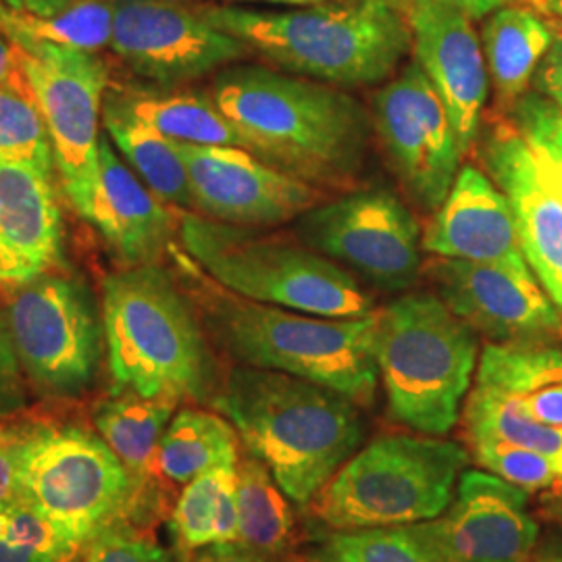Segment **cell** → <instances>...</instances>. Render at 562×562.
<instances>
[{"label": "cell", "mask_w": 562, "mask_h": 562, "mask_svg": "<svg viewBox=\"0 0 562 562\" xmlns=\"http://www.w3.org/2000/svg\"><path fill=\"white\" fill-rule=\"evenodd\" d=\"M113 392L213 402L217 367L199 311L159 262L125 267L102 285Z\"/></svg>", "instance_id": "obj_5"}, {"label": "cell", "mask_w": 562, "mask_h": 562, "mask_svg": "<svg viewBox=\"0 0 562 562\" xmlns=\"http://www.w3.org/2000/svg\"><path fill=\"white\" fill-rule=\"evenodd\" d=\"M506 117L536 150L562 169V111L554 102L538 90H529Z\"/></svg>", "instance_id": "obj_36"}, {"label": "cell", "mask_w": 562, "mask_h": 562, "mask_svg": "<svg viewBox=\"0 0 562 562\" xmlns=\"http://www.w3.org/2000/svg\"><path fill=\"white\" fill-rule=\"evenodd\" d=\"M0 88H15L30 94L27 81L21 69L20 55L9 38H0Z\"/></svg>", "instance_id": "obj_42"}, {"label": "cell", "mask_w": 562, "mask_h": 562, "mask_svg": "<svg viewBox=\"0 0 562 562\" xmlns=\"http://www.w3.org/2000/svg\"><path fill=\"white\" fill-rule=\"evenodd\" d=\"M533 80L538 92L562 111V32H557V41L540 63Z\"/></svg>", "instance_id": "obj_39"}, {"label": "cell", "mask_w": 562, "mask_h": 562, "mask_svg": "<svg viewBox=\"0 0 562 562\" xmlns=\"http://www.w3.org/2000/svg\"><path fill=\"white\" fill-rule=\"evenodd\" d=\"M373 355L394 422L436 438L459 425L480 336L436 294H404L378 308Z\"/></svg>", "instance_id": "obj_6"}, {"label": "cell", "mask_w": 562, "mask_h": 562, "mask_svg": "<svg viewBox=\"0 0 562 562\" xmlns=\"http://www.w3.org/2000/svg\"><path fill=\"white\" fill-rule=\"evenodd\" d=\"M413 527L442 562H531L540 540L529 494L483 469H464L442 515Z\"/></svg>", "instance_id": "obj_19"}, {"label": "cell", "mask_w": 562, "mask_h": 562, "mask_svg": "<svg viewBox=\"0 0 562 562\" xmlns=\"http://www.w3.org/2000/svg\"><path fill=\"white\" fill-rule=\"evenodd\" d=\"M422 244L425 252L443 259L527 261L510 204L501 188L475 165L459 169L448 196L425 225Z\"/></svg>", "instance_id": "obj_22"}, {"label": "cell", "mask_w": 562, "mask_h": 562, "mask_svg": "<svg viewBox=\"0 0 562 562\" xmlns=\"http://www.w3.org/2000/svg\"><path fill=\"white\" fill-rule=\"evenodd\" d=\"M190 292L209 340L232 361L322 383L362 408L375 402L378 311L350 319L306 315L248 301L206 276L194 278Z\"/></svg>", "instance_id": "obj_3"}, {"label": "cell", "mask_w": 562, "mask_h": 562, "mask_svg": "<svg viewBox=\"0 0 562 562\" xmlns=\"http://www.w3.org/2000/svg\"><path fill=\"white\" fill-rule=\"evenodd\" d=\"M248 2H271V4H292V7H302V4H313L319 0H248Z\"/></svg>", "instance_id": "obj_48"}, {"label": "cell", "mask_w": 562, "mask_h": 562, "mask_svg": "<svg viewBox=\"0 0 562 562\" xmlns=\"http://www.w3.org/2000/svg\"><path fill=\"white\" fill-rule=\"evenodd\" d=\"M0 562H60L38 550L34 543L23 542L7 522L0 519Z\"/></svg>", "instance_id": "obj_40"}, {"label": "cell", "mask_w": 562, "mask_h": 562, "mask_svg": "<svg viewBox=\"0 0 562 562\" xmlns=\"http://www.w3.org/2000/svg\"><path fill=\"white\" fill-rule=\"evenodd\" d=\"M238 462L222 464L186 483L171 513V533L183 552L238 540Z\"/></svg>", "instance_id": "obj_28"}, {"label": "cell", "mask_w": 562, "mask_h": 562, "mask_svg": "<svg viewBox=\"0 0 562 562\" xmlns=\"http://www.w3.org/2000/svg\"><path fill=\"white\" fill-rule=\"evenodd\" d=\"M4 322L25 382L46 398L90 392L106 352L102 306L83 281L42 273L9 290Z\"/></svg>", "instance_id": "obj_10"}, {"label": "cell", "mask_w": 562, "mask_h": 562, "mask_svg": "<svg viewBox=\"0 0 562 562\" xmlns=\"http://www.w3.org/2000/svg\"><path fill=\"white\" fill-rule=\"evenodd\" d=\"M469 452L483 471L521 487L529 496H543L561 480V469L557 462L522 446L477 442L469 446Z\"/></svg>", "instance_id": "obj_34"}, {"label": "cell", "mask_w": 562, "mask_h": 562, "mask_svg": "<svg viewBox=\"0 0 562 562\" xmlns=\"http://www.w3.org/2000/svg\"><path fill=\"white\" fill-rule=\"evenodd\" d=\"M115 97L134 115L171 140L199 146H232L246 150V142L240 132L223 115L209 92L192 94L140 90Z\"/></svg>", "instance_id": "obj_30"}, {"label": "cell", "mask_w": 562, "mask_h": 562, "mask_svg": "<svg viewBox=\"0 0 562 562\" xmlns=\"http://www.w3.org/2000/svg\"><path fill=\"white\" fill-rule=\"evenodd\" d=\"M469 452L436 436H382L357 450L313 498L331 531L404 527L440 517L452 503Z\"/></svg>", "instance_id": "obj_8"}, {"label": "cell", "mask_w": 562, "mask_h": 562, "mask_svg": "<svg viewBox=\"0 0 562 562\" xmlns=\"http://www.w3.org/2000/svg\"><path fill=\"white\" fill-rule=\"evenodd\" d=\"M238 442L240 436L225 415L183 406L162 434L155 473L186 485L215 467L236 464L240 459Z\"/></svg>", "instance_id": "obj_27"}, {"label": "cell", "mask_w": 562, "mask_h": 562, "mask_svg": "<svg viewBox=\"0 0 562 562\" xmlns=\"http://www.w3.org/2000/svg\"><path fill=\"white\" fill-rule=\"evenodd\" d=\"M142 490L99 434L78 425L32 423L21 448L18 501L86 548L125 519Z\"/></svg>", "instance_id": "obj_9"}, {"label": "cell", "mask_w": 562, "mask_h": 562, "mask_svg": "<svg viewBox=\"0 0 562 562\" xmlns=\"http://www.w3.org/2000/svg\"><path fill=\"white\" fill-rule=\"evenodd\" d=\"M113 2L109 0H74L53 15H27L11 11L0 2V32L7 38H32L67 48L99 53L111 46Z\"/></svg>", "instance_id": "obj_31"}, {"label": "cell", "mask_w": 562, "mask_h": 562, "mask_svg": "<svg viewBox=\"0 0 562 562\" xmlns=\"http://www.w3.org/2000/svg\"><path fill=\"white\" fill-rule=\"evenodd\" d=\"M201 13L283 71L336 88L385 81L411 53L401 0H355L296 11L213 4Z\"/></svg>", "instance_id": "obj_4"}, {"label": "cell", "mask_w": 562, "mask_h": 562, "mask_svg": "<svg viewBox=\"0 0 562 562\" xmlns=\"http://www.w3.org/2000/svg\"><path fill=\"white\" fill-rule=\"evenodd\" d=\"M475 146L485 173L510 204L525 259L562 313V169L508 117L490 123Z\"/></svg>", "instance_id": "obj_17"}, {"label": "cell", "mask_w": 562, "mask_h": 562, "mask_svg": "<svg viewBox=\"0 0 562 562\" xmlns=\"http://www.w3.org/2000/svg\"><path fill=\"white\" fill-rule=\"evenodd\" d=\"M341 2H355V0H341Z\"/></svg>", "instance_id": "obj_50"}, {"label": "cell", "mask_w": 562, "mask_h": 562, "mask_svg": "<svg viewBox=\"0 0 562 562\" xmlns=\"http://www.w3.org/2000/svg\"><path fill=\"white\" fill-rule=\"evenodd\" d=\"M60 209L50 171L0 161V288L15 290L60 262Z\"/></svg>", "instance_id": "obj_23"}, {"label": "cell", "mask_w": 562, "mask_h": 562, "mask_svg": "<svg viewBox=\"0 0 562 562\" xmlns=\"http://www.w3.org/2000/svg\"><path fill=\"white\" fill-rule=\"evenodd\" d=\"M304 246L385 292L408 290L423 271L422 225L385 188L352 190L296 220Z\"/></svg>", "instance_id": "obj_13"}, {"label": "cell", "mask_w": 562, "mask_h": 562, "mask_svg": "<svg viewBox=\"0 0 562 562\" xmlns=\"http://www.w3.org/2000/svg\"><path fill=\"white\" fill-rule=\"evenodd\" d=\"M83 562H173V559L132 522L120 519L86 543Z\"/></svg>", "instance_id": "obj_35"}, {"label": "cell", "mask_w": 562, "mask_h": 562, "mask_svg": "<svg viewBox=\"0 0 562 562\" xmlns=\"http://www.w3.org/2000/svg\"><path fill=\"white\" fill-rule=\"evenodd\" d=\"M519 2H521V0H510V4H519Z\"/></svg>", "instance_id": "obj_49"}, {"label": "cell", "mask_w": 562, "mask_h": 562, "mask_svg": "<svg viewBox=\"0 0 562 562\" xmlns=\"http://www.w3.org/2000/svg\"><path fill=\"white\" fill-rule=\"evenodd\" d=\"M176 144L188 169L192 211L206 220L261 229L296 222L325 201L319 188L281 173L244 148Z\"/></svg>", "instance_id": "obj_18"}, {"label": "cell", "mask_w": 562, "mask_h": 562, "mask_svg": "<svg viewBox=\"0 0 562 562\" xmlns=\"http://www.w3.org/2000/svg\"><path fill=\"white\" fill-rule=\"evenodd\" d=\"M178 234L181 248L209 280L248 301L329 319L378 311L361 281L302 241L213 222L194 211H181Z\"/></svg>", "instance_id": "obj_7"}, {"label": "cell", "mask_w": 562, "mask_h": 562, "mask_svg": "<svg viewBox=\"0 0 562 562\" xmlns=\"http://www.w3.org/2000/svg\"><path fill=\"white\" fill-rule=\"evenodd\" d=\"M375 132L411 201L434 213L464 159L440 94L413 60L375 94Z\"/></svg>", "instance_id": "obj_15"}, {"label": "cell", "mask_w": 562, "mask_h": 562, "mask_svg": "<svg viewBox=\"0 0 562 562\" xmlns=\"http://www.w3.org/2000/svg\"><path fill=\"white\" fill-rule=\"evenodd\" d=\"M313 562H442L413 525L331 531L315 543Z\"/></svg>", "instance_id": "obj_32"}, {"label": "cell", "mask_w": 562, "mask_h": 562, "mask_svg": "<svg viewBox=\"0 0 562 562\" xmlns=\"http://www.w3.org/2000/svg\"><path fill=\"white\" fill-rule=\"evenodd\" d=\"M238 540L236 542L271 561L288 552L294 536L290 498L265 462L252 454L238 459Z\"/></svg>", "instance_id": "obj_29"}, {"label": "cell", "mask_w": 562, "mask_h": 562, "mask_svg": "<svg viewBox=\"0 0 562 562\" xmlns=\"http://www.w3.org/2000/svg\"><path fill=\"white\" fill-rule=\"evenodd\" d=\"M30 97L46 123L55 167L74 209L83 215L99 178V121L109 67L99 53L15 36Z\"/></svg>", "instance_id": "obj_12"}, {"label": "cell", "mask_w": 562, "mask_h": 562, "mask_svg": "<svg viewBox=\"0 0 562 562\" xmlns=\"http://www.w3.org/2000/svg\"><path fill=\"white\" fill-rule=\"evenodd\" d=\"M183 562H269L238 542L213 543L186 552Z\"/></svg>", "instance_id": "obj_41"}, {"label": "cell", "mask_w": 562, "mask_h": 562, "mask_svg": "<svg viewBox=\"0 0 562 562\" xmlns=\"http://www.w3.org/2000/svg\"><path fill=\"white\" fill-rule=\"evenodd\" d=\"M542 503L543 508H546V515L562 521V480L550 492L543 494Z\"/></svg>", "instance_id": "obj_47"}, {"label": "cell", "mask_w": 562, "mask_h": 562, "mask_svg": "<svg viewBox=\"0 0 562 562\" xmlns=\"http://www.w3.org/2000/svg\"><path fill=\"white\" fill-rule=\"evenodd\" d=\"M0 161L55 169L53 144L41 111L27 92L0 88Z\"/></svg>", "instance_id": "obj_33"}, {"label": "cell", "mask_w": 562, "mask_h": 562, "mask_svg": "<svg viewBox=\"0 0 562 562\" xmlns=\"http://www.w3.org/2000/svg\"><path fill=\"white\" fill-rule=\"evenodd\" d=\"M178 406L180 402L167 396L121 392L111 394L94 411L97 434L125 464L142 492L155 473L159 442Z\"/></svg>", "instance_id": "obj_26"}, {"label": "cell", "mask_w": 562, "mask_h": 562, "mask_svg": "<svg viewBox=\"0 0 562 562\" xmlns=\"http://www.w3.org/2000/svg\"><path fill=\"white\" fill-rule=\"evenodd\" d=\"M102 125L115 150L162 202L192 211L188 169L178 144L134 115L115 94H106Z\"/></svg>", "instance_id": "obj_25"}, {"label": "cell", "mask_w": 562, "mask_h": 562, "mask_svg": "<svg viewBox=\"0 0 562 562\" xmlns=\"http://www.w3.org/2000/svg\"><path fill=\"white\" fill-rule=\"evenodd\" d=\"M209 94L257 159L325 194L357 186L371 123L355 97L262 65L225 67Z\"/></svg>", "instance_id": "obj_1"}, {"label": "cell", "mask_w": 562, "mask_h": 562, "mask_svg": "<svg viewBox=\"0 0 562 562\" xmlns=\"http://www.w3.org/2000/svg\"><path fill=\"white\" fill-rule=\"evenodd\" d=\"M290 503L308 506L364 438L359 404L280 371L236 364L213 398Z\"/></svg>", "instance_id": "obj_2"}, {"label": "cell", "mask_w": 562, "mask_h": 562, "mask_svg": "<svg viewBox=\"0 0 562 562\" xmlns=\"http://www.w3.org/2000/svg\"><path fill=\"white\" fill-rule=\"evenodd\" d=\"M27 404V382L11 340L4 315H0V417H11Z\"/></svg>", "instance_id": "obj_37"}, {"label": "cell", "mask_w": 562, "mask_h": 562, "mask_svg": "<svg viewBox=\"0 0 562 562\" xmlns=\"http://www.w3.org/2000/svg\"><path fill=\"white\" fill-rule=\"evenodd\" d=\"M111 48L134 74L176 88L222 71L250 50L176 0H115Z\"/></svg>", "instance_id": "obj_16"}, {"label": "cell", "mask_w": 562, "mask_h": 562, "mask_svg": "<svg viewBox=\"0 0 562 562\" xmlns=\"http://www.w3.org/2000/svg\"><path fill=\"white\" fill-rule=\"evenodd\" d=\"M4 7H9L11 11H20V13H27V15H53L57 13L63 7L71 4L74 0H0Z\"/></svg>", "instance_id": "obj_43"}, {"label": "cell", "mask_w": 562, "mask_h": 562, "mask_svg": "<svg viewBox=\"0 0 562 562\" xmlns=\"http://www.w3.org/2000/svg\"><path fill=\"white\" fill-rule=\"evenodd\" d=\"M30 423L0 425V506L18 501V469Z\"/></svg>", "instance_id": "obj_38"}, {"label": "cell", "mask_w": 562, "mask_h": 562, "mask_svg": "<svg viewBox=\"0 0 562 562\" xmlns=\"http://www.w3.org/2000/svg\"><path fill=\"white\" fill-rule=\"evenodd\" d=\"M554 41V25L529 7L504 4L487 15L482 30L483 55L503 117L531 90L536 71Z\"/></svg>", "instance_id": "obj_24"}, {"label": "cell", "mask_w": 562, "mask_h": 562, "mask_svg": "<svg viewBox=\"0 0 562 562\" xmlns=\"http://www.w3.org/2000/svg\"><path fill=\"white\" fill-rule=\"evenodd\" d=\"M519 4L533 9L536 13H540L552 25L559 23L562 32V0H521Z\"/></svg>", "instance_id": "obj_46"}, {"label": "cell", "mask_w": 562, "mask_h": 562, "mask_svg": "<svg viewBox=\"0 0 562 562\" xmlns=\"http://www.w3.org/2000/svg\"><path fill=\"white\" fill-rule=\"evenodd\" d=\"M443 2L461 9L462 13L469 15L471 20H485L504 4H510V0H443Z\"/></svg>", "instance_id": "obj_44"}, {"label": "cell", "mask_w": 562, "mask_h": 562, "mask_svg": "<svg viewBox=\"0 0 562 562\" xmlns=\"http://www.w3.org/2000/svg\"><path fill=\"white\" fill-rule=\"evenodd\" d=\"M81 217L99 229L123 269L161 261L180 232V213L121 161L104 134L99 138V178Z\"/></svg>", "instance_id": "obj_21"}, {"label": "cell", "mask_w": 562, "mask_h": 562, "mask_svg": "<svg viewBox=\"0 0 562 562\" xmlns=\"http://www.w3.org/2000/svg\"><path fill=\"white\" fill-rule=\"evenodd\" d=\"M436 296L487 344L559 346L562 313L529 262L431 257L423 265Z\"/></svg>", "instance_id": "obj_14"}, {"label": "cell", "mask_w": 562, "mask_h": 562, "mask_svg": "<svg viewBox=\"0 0 562 562\" xmlns=\"http://www.w3.org/2000/svg\"><path fill=\"white\" fill-rule=\"evenodd\" d=\"M415 63L440 94L462 157L482 134L490 76L473 20L443 0H401Z\"/></svg>", "instance_id": "obj_20"}, {"label": "cell", "mask_w": 562, "mask_h": 562, "mask_svg": "<svg viewBox=\"0 0 562 562\" xmlns=\"http://www.w3.org/2000/svg\"><path fill=\"white\" fill-rule=\"evenodd\" d=\"M531 562H562V529L550 533L538 548Z\"/></svg>", "instance_id": "obj_45"}, {"label": "cell", "mask_w": 562, "mask_h": 562, "mask_svg": "<svg viewBox=\"0 0 562 562\" xmlns=\"http://www.w3.org/2000/svg\"><path fill=\"white\" fill-rule=\"evenodd\" d=\"M461 423L467 446L536 450L559 464L562 480L561 346L485 344Z\"/></svg>", "instance_id": "obj_11"}]
</instances>
